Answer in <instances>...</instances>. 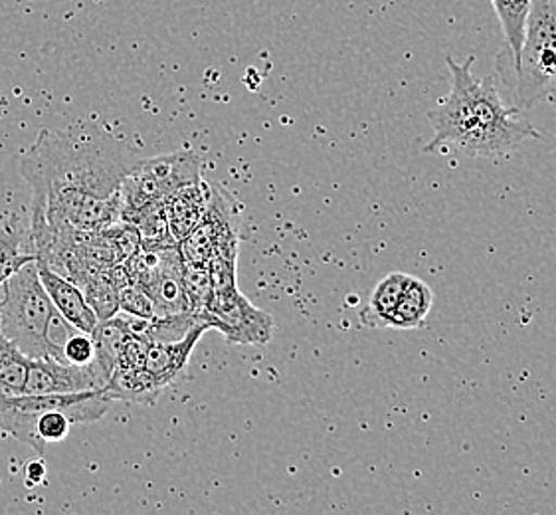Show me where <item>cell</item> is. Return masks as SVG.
I'll use <instances>...</instances> for the list:
<instances>
[{
  "mask_svg": "<svg viewBox=\"0 0 556 515\" xmlns=\"http://www.w3.org/2000/svg\"><path fill=\"white\" fill-rule=\"evenodd\" d=\"M434 303V293L432 288L412 276L406 288L402 291L401 300L394 307V314L390 317L389 327L392 329H418L426 325V319L430 315Z\"/></svg>",
  "mask_w": 556,
  "mask_h": 515,
  "instance_id": "12",
  "label": "cell"
},
{
  "mask_svg": "<svg viewBox=\"0 0 556 515\" xmlns=\"http://www.w3.org/2000/svg\"><path fill=\"white\" fill-rule=\"evenodd\" d=\"M108 373L100 363L72 365L56 359H30L24 394H74V392L105 391Z\"/></svg>",
  "mask_w": 556,
  "mask_h": 515,
  "instance_id": "7",
  "label": "cell"
},
{
  "mask_svg": "<svg viewBox=\"0 0 556 515\" xmlns=\"http://www.w3.org/2000/svg\"><path fill=\"white\" fill-rule=\"evenodd\" d=\"M208 329L211 325L199 324L178 341L151 343L147 353L146 370L153 377V381L161 391H165L170 385L180 382L187 377L190 355Z\"/></svg>",
  "mask_w": 556,
  "mask_h": 515,
  "instance_id": "8",
  "label": "cell"
},
{
  "mask_svg": "<svg viewBox=\"0 0 556 515\" xmlns=\"http://www.w3.org/2000/svg\"><path fill=\"white\" fill-rule=\"evenodd\" d=\"M30 359L0 331V397L24 394Z\"/></svg>",
  "mask_w": 556,
  "mask_h": 515,
  "instance_id": "17",
  "label": "cell"
},
{
  "mask_svg": "<svg viewBox=\"0 0 556 515\" xmlns=\"http://www.w3.org/2000/svg\"><path fill=\"white\" fill-rule=\"evenodd\" d=\"M81 290L86 293V300L100 322L119 314V288L113 284L110 269L91 276L81 286Z\"/></svg>",
  "mask_w": 556,
  "mask_h": 515,
  "instance_id": "18",
  "label": "cell"
},
{
  "mask_svg": "<svg viewBox=\"0 0 556 515\" xmlns=\"http://www.w3.org/2000/svg\"><path fill=\"white\" fill-rule=\"evenodd\" d=\"M141 161L98 129L42 131L21 159L33 189L30 242L60 230L96 233L122 221V183Z\"/></svg>",
  "mask_w": 556,
  "mask_h": 515,
  "instance_id": "1",
  "label": "cell"
},
{
  "mask_svg": "<svg viewBox=\"0 0 556 515\" xmlns=\"http://www.w3.org/2000/svg\"><path fill=\"white\" fill-rule=\"evenodd\" d=\"M36 266H38L40 281L54 303L58 314L62 315L74 329L91 336V331L96 329V325L100 324V319L91 310L84 290L79 288L78 284L67 280L62 274L46 266L45 262L36 260Z\"/></svg>",
  "mask_w": 556,
  "mask_h": 515,
  "instance_id": "9",
  "label": "cell"
},
{
  "mask_svg": "<svg viewBox=\"0 0 556 515\" xmlns=\"http://www.w3.org/2000/svg\"><path fill=\"white\" fill-rule=\"evenodd\" d=\"M36 260L30 242V228L24 225L21 214H11L0 223V286Z\"/></svg>",
  "mask_w": 556,
  "mask_h": 515,
  "instance_id": "11",
  "label": "cell"
},
{
  "mask_svg": "<svg viewBox=\"0 0 556 515\" xmlns=\"http://www.w3.org/2000/svg\"><path fill=\"white\" fill-rule=\"evenodd\" d=\"M131 334L134 331L123 312L113 315L110 319H103L91 331V339L96 346V361L100 363L101 369L108 373V377H112L113 370L119 365L123 348Z\"/></svg>",
  "mask_w": 556,
  "mask_h": 515,
  "instance_id": "13",
  "label": "cell"
},
{
  "mask_svg": "<svg viewBox=\"0 0 556 515\" xmlns=\"http://www.w3.org/2000/svg\"><path fill=\"white\" fill-rule=\"evenodd\" d=\"M0 331L28 359L64 361V343L78 329L58 314L36 260L0 286Z\"/></svg>",
  "mask_w": 556,
  "mask_h": 515,
  "instance_id": "3",
  "label": "cell"
},
{
  "mask_svg": "<svg viewBox=\"0 0 556 515\" xmlns=\"http://www.w3.org/2000/svg\"><path fill=\"white\" fill-rule=\"evenodd\" d=\"M23 474L24 482H26L28 488H36V486L45 483L46 474H48L45 459H36L30 460V462H26V464H24Z\"/></svg>",
  "mask_w": 556,
  "mask_h": 515,
  "instance_id": "22",
  "label": "cell"
},
{
  "mask_svg": "<svg viewBox=\"0 0 556 515\" xmlns=\"http://www.w3.org/2000/svg\"><path fill=\"white\" fill-rule=\"evenodd\" d=\"M202 179V155L177 151L155 159H141L122 183V216L167 201L173 192Z\"/></svg>",
  "mask_w": 556,
  "mask_h": 515,
  "instance_id": "5",
  "label": "cell"
},
{
  "mask_svg": "<svg viewBox=\"0 0 556 515\" xmlns=\"http://www.w3.org/2000/svg\"><path fill=\"white\" fill-rule=\"evenodd\" d=\"M410 278V274L404 272H392L384 276L370 293L367 310L361 314V322L368 327H389L390 317Z\"/></svg>",
  "mask_w": 556,
  "mask_h": 515,
  "instance_id": "14",
  "label": "cell"
},
{
  "mask_svg": "<svg viewBox=\"0 0 556 515\" xmlns=\"http://www.w3.org/2000/svg\"><path fill=\"white\" fill-rule=\"evenodd\" d=\"M151 348V341L147 337L139 336V334H131L127 339L125 348L119 357V365L117 367H125V369H143L146 367L147 353Z\"/></svg>",
  "mask_w": 556,
  "mask_h": 515,
  "instance_id": "21",
  "label": "cell"
},
{
  "mask_svg": "<svg viewBox=\"0 0 556 515\" xmlns=\"http://www.w3.org/2000/svg\"><path fill=\"white\" fill-rule=\"evenodd\" d=\"M452 76V90L444 100L428 110L434 137L424 146V153L456 147L466 158H501L517 147L539 139L541 131L501 100L493 78L473 76L476 56L466 62L445 58Z\"/></svg>",
  "mask_w": 556,
  "mask_h": 515,
  "instance_id": "2",
  "label": "cell"
},
{
  "mask_svg": "<svg viewBox=\"0 0 556 515\" xmlns=\"http://www.w3.org/2000/svg\"><path fill=\"white\" fill-rule=\"evenodd\" d=\"M105 392L113 401H127V403L153 404L156 403L161 389L156 387L153 377L143 369H125L115 367L108 381Z\"/></svg>",
  "mask_w": 556,
  "mask_h": 515,
  "instance_id": "15",
  "label": "cell"
},
{
  "mask_svg": "<svg viewBox=\"0 0 556 515\" xmlns=\"http://www.w3.org/2000/svg\"><path fill=\"white\" fill-rule=\"evenodd\" d=\"M201 317L232 346H267L274 337V317L250 302L238 286L212 291Z\"/></svg>",
  "mask_w": 556,
  "mask_h": 515,
  "instance_id": "6",
  "label": "cell"
},
{
  "mask_svg": "<svg viewBox=\"0 0 556 515\" xmlns=\"http://www.w3.org/2000/svg\"><path fill=\"white\" fill-rule=\"evenodd\" d=\"M211 194L212 185L199 179L173 192L165 201L168 228L177 242L185 240L197 226L201 225L211 202Z\"/></svg>",
  "mask_w": 556,
  "mask_h": 515,
  "instance_id": "10",
  "label": "cell"
},
{
  "mask_svg": "<svg viewBox=\"0 0 556 515\" xmlns=\"http://www.w3.org/2000/svg\"><path fill=\"white\" fill-rule=\"evenodd\" d=\"M500 18L505 46H507V72H513L523 45L525 23L531 9V0H491Z\"/></svg>",
  "mask_w": 556,
  "mask_h": 515,
  "instance_id": "16",
  "label": "cell"
},
{
  "mask_svg": "<svg viewBox=\"0 0 556 515\" xmlns=\"http://www.w3.org/2000/svg\"><path fill=\"white\" fill-rule=\"evenodd\" d=\"M548 98H551V100H553V101H556V88H555V90H553V93H551V96H548Z\"/></svg>",
  "mask_w": 556,
  "mask_h": 515,
  "instance_id": "23",
  "label": "cell"
},
{
  "mask_svg": "<svg viewBox=\"0 0 556 515\" xmlns=\"http://www.w3.org/2000/svg\"><path fill=\"white\" fill-rule=\"evenodd\" d=\"M523 110L556 88V0H531L523 45L511 72Z\"/></svg>",
  "mask_w": 556,
  "mask_h": 515,
  "instance_id": "4",
  "label": "cell"
},
{
  "mask_svg": "<svg viewBox=\"0 0 556 515\" xmlns=\"http://www.w3.org/2000/svg\"><path fill=\"white\" fill-rule=\"evenodd\" d=\"M119 312L143 317V319H151L156 315L155 303L151 300V296L147 293L143 286H139L134 280L119 288Z\"/></svg>",
  "mask_w": 556,
  "mask_h": 515,
  "instance_id": "19",
  "label": "cell"
},
{
  "mask_svg": "<svg viewBox=\"0 0 556 515\" xmlns=\"http://www.w3.org/2000/svg\"><path fill=\"white\" fill-rule=\"evenodd\" d=\"M64 361L72 365H89L96 361V346L88 334L74 331L64 343Z\"/></svg>",
  "mask_w": 556,
  "mask_h": 515,
  "instance_id": "20",
  "label": "cell"
}]
</instances>
